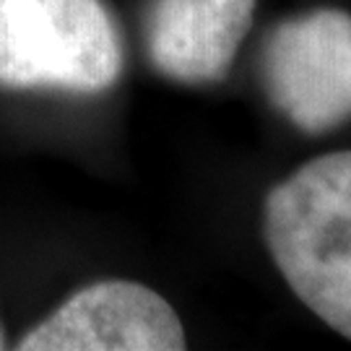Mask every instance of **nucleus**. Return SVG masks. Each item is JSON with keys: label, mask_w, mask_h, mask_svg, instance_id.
<instances>
[{"label": "nucleus", "mask_w": 351, "mask_h": 351, "mask_svg": "<svg viewBox=\"0 0 351 351\" xmlns=\"http://www.w3.org/2000/svg\"><path fill=\"white\" fill-rule=\"evenodd\" d=\"M263 232L291 291L351 341V151L317 156L271 188Z\"/></svg>", "instance_id": "nucleus-1"}, {"label": "nucleus", "mask_w": 351, "mask_h": 351, "mask_svg": "<svg viewBox=\"0 0 351 351\" xmlns=\"http://www.w3.org/2000/svg\"><path fill=\"white\" fill-rule=\"evenodd\" d=\"M123 37L101 0H0V86L101 94L123 75Z\"/></svg>", "instance_id": "nucleus-2"}, {"label": "nucleus", "mask_w": 351, "mask_h": 351, "mask_svg": "<svg viewBox=\"0 0 351 351\" xmlns=\"http://www.w3.org/2000/svg\"><path fill=\"white\" fill-rule=\"evenodd\" d=\"M261 75L271 104L304 133L351 120V13L323 8L278 24L265 39Z\"/></svg>", "instance_id": "nucleus-3"}, {"label": "nucleus", "mask_w": 351, "mask_h": 351, "mask_svg": "<svg viewBox=\"0 0 351 351\" xmlns=\"http://www.w3.org/2000/svg\"><path fill=\"white\" fill-rule=\"evenodd\" d=\"M21 351H180L185 330L172 304L136 281H97L32 328Z\"/></svg>", "instance_id": "nucleus-4"}, {"label": "nucleus", "mask_w": 351, "mask_h": 351, "mask_svg": "<svg viewBox=\"0 0 351 351\" xmlns=\"http://www.w3.org/2000/svg\"><path fill=\"white\" fill-rule=\"evenodd\" d=\"M255 0H151L146 52L156 73L177 84H216L237 58Z\"/></svg>", "instance_id": "nucleus-5"}, {"label": "nucleus", "mask_w": 351, "mask_h": 351, "mask_svg": "<svg viewBox=\"0 0 351 351\" xmlns=\"http://www.w3.org/2000/svg\"><path fill=\"white\" fill-rule=\"evenodd\" d=\"M0 349H3V330H0Z\"/></svg>", "instance_id": "nucleus-6"}]
</instances>
